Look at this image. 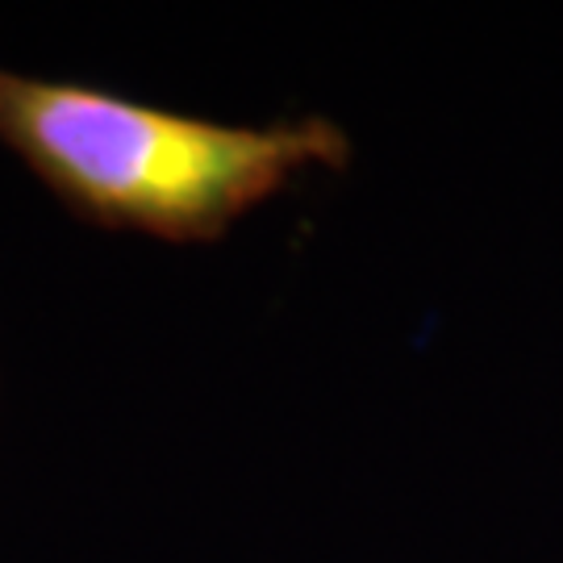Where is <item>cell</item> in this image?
<instances>
[{"label": "cell", "instance_id": "6da1fadb", "mask_svg": "<svg viewBox=\"0 0 563 563\" xmlns=\"http://www.w3.org/2000/svg\"><path fill=\"white\" fill-rule=\"evenodd\" d=\"M0 146L76 222L172 246L225 239L301 172L351 163V134L322 113L242 125L4 63Z\"/></svg>", "mask_w": 563, "mask_h": 563}]
</instances>
